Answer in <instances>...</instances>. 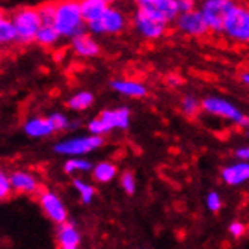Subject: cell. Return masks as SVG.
Masks as SVG:
<instances>
[{
	"label": "cell",
	"mask_w": 249,
	"mask_h": 249,
	"mask_svg": "<svg viewBox=\"0 0 249 249\" xmlns=\"http://www.w3.org/2000/svg\"><path fill=\"white\" fill-rule=\"evenodd\" d=\"M85 20L82 17L80 3L79 2H59L56 3L54 11V20L53 27L57 31L61 36L65 38H74L85 31Z\"/></svg>",
	"instance_id": "cell-1"
},
{
	"label": "cell",
	"mask_w": 249,
	"mask_h": 249,
	"mask_svg": "<svg viewBox=\"0 0 249 249\" xmlns=\"http://www.w3.org/2000/svg\"><path fill=\"white\" fill-rule=\"evenodd\" d=\"M11 23L14 26V31H16L17 41L23 44L35 41L36 34L42 26L38 8L32 6H24L17 9L12 14Z\"/></svg>",
	"instance_id": "cell-2"
},
{
	"label": "cell",
	"mask_w": 249,
	"mask_h": 249,
	"mask_svg": "<svg viewBox=\"0 0 249 249\" xmlns=\"http://www.w3.org/2000/svg\"><path fill=\"white\" fill-rule=\"evenodd\" d=\"M103 138L94 136V135H85V136H72L65 138L53 145V151L61 156L68 157H82L88 153H91L103 145Z\"/></svg>",
	"instance_id": "cell-3"
},
{
	"label": "cell",
	"mask_w": 249,
	"mask_h": 249,
	"mask_svg": "<svg viewBox=\"0 0 249 249\" xmlns=\"http://www.w3.org/2000/svg\"><path fill=\"white\" fill-rule=\"evenodd\" d=\"M201 107L210 115L219 116L228 121H232L240 127H249V116L243 115L236 106L231 105L230 101L219 98V97H207L201 101Z\"/></svg>",
	"instance_id": "cell-4"
},
{
	"label": "cell",
	"mask_w": 249,
	"mask_h": 249,
	"mask_svg": "<svg viewBox=\"0 0 249 249\" xmlns=\"http://www.w3.org/2000/svg\"><path fill=\"white\" fill-rule=\"evenodd\" d=\"M234 5L236 3L230 2V0H207V2L202 3L201 12L209 26V31H213L216 34H224L225 21Z\"/></svg>",
	"instance_id": "cell-5"
},
{
	"label": "cell",
	"mask_w": 249,
	"mask_h": 249,
	"mask_svg": "<svg viewBox=\"0 0 249 249\" xmlns=\"http://www.w3.org/2000/svg\"><path fill=\"white\" fill-rule=\"evenodd\" d=\"M224 34L237 42H249V8L234 5L225 21Z\"/></svg>",
	"instance_id": "cell-6"
},
{
	"label": "cell",
	"mask_w": 249,
	"mask_h": 249,
	"mask_svg": "<svg viewBox=\"0 0 249 249\" xmlns=\"http://www.w3.org/2000/svg\"><path fill=\"white\" fill-rule=\"evenodd\" d=\"M38 202L39 206L52 222L57 224V225H62L67 222V217H68V212L64 201L61 199V196L57 195L53 190H41L39 195H38Z\"/></svg>",
	"instance_id": "cell-7"
},
{
	"label": "cell",
	"mask_w": 249,
	"mask_h": 249,
	"mask_svg": "<svg viewBox=\"0 0 249 249\" xmlns=\"http://www.w3.org/2000/svg\"><path fill=\"white\" fill-rule=\"evenodd\" d=\"M88 26V31L91 34H95V35H100V34H120L125 29V17L124 14L116 9V8H109L103 17L86 24Z\"/></svg>",
	"instance_id": "cell-8"
},
{
	"label": "cell",
	"mask_w": 249,
	"mask_h": 249,
	"mask_svg": "<svg viewBox=\"0 0 249 249\" xmlns=\"http://www.w3.org/2000/svg\"><path fill=\"white\" fill-rule=\"evenodd\" d=\"M177 29L190 36H202L209 32V26L202 17L201 9H192L177 17Z\"/></svg>",
	"instance_id": "cell-9"
},
{
	"label": "cell",
	"mask_w": 249,
	"mask_h": 249,
	"mask_svg": "<svg viewBox=\"0 0 249 249\" xmlns=\"http://www.w3.org/2000/svg\"><path fill=\"white\" fill-rule=\"evenodd\" d=\"M9 181L12 192L23 195H34L39 192V180L35 174L26 169H16L9 172Z\"/></svg>",
	"instance_id": "cell-10"
},
{
	"label": "cell",
	"mask_w": 249,
	"mask_h": 249,
	"mask_svg": "<svg viewBox=\"0 0 249 249\" xmlns=\"http://www.w3.org/2000/svg\"><path fill=\"white\" fill-rule=\"evenodd\" d=\"M133 23H135V27L138 29V32L146 39H157L166 32V24L150 18L141 11H136Z\"/></svg>",
	"instance_id": "cell-11"
},
{
	"label": "cell",
	"mask_w": 249,
	"mask_h": 249,
	"mask_svg": "<svg viewBox=\"0 0 249 249\" xmlns=\"http://www.w3.org/2000/svg\"><path fill=\"white\" fill-rule=\"evenodd\" d=\"M23 131L26 136L34 139L49 138L50 135L54 133L49 116L47 118L46 116H31V118H27L23 124Z\"/></svg>",
	"instance_id": "cell-12"
},
{
	"label": "cell",
	"mask_w": 249,
	"mask_h": 249,
	"mask_svg": "<svg viewBox=\"0 0 249 249\" xmlns=\"http://www.w3.org/2000/svg\"><path fill=\"white\" fill-rule=\"evenodd\" d=\"M56 242L59 249H79L80 232L72 222H65L57 227Z\"/></svg>",
	"instance_id": "cell-13"
},
{
	"label": "cell",
	"mask_w": 249,
	"mask_h": 249,
	"mask_svg": "<svg viewBox=\"0 0 249 249\" xmlns=\"http://www.w3.org/2000/svg\"><path fill=\"white\" fill-rule=\"evenodd\" d=\"M224 183L228 186H240L249 180V163L248 162H236L225 166L221 172Z\"/></svg>",
	"instance_id": "cell-14"
},
{
	"label": "cell",
	"mask_w": 249,
	"mask_h": 249,
	"mask_svg": "<svg viewBox=\"0 0 249 249\" xmlns=\"http://www.w3.org/2000/svg\"><path fill=\"white\" fill-rule=\"evenodd\" d=\"M98 118L105 123V125L109 128H121L125 130L130 124V110L127 107H118V109H107L100 113Z\"/></svg>",
	"instance_id": "cell-15"
},
{
	"label": "cell",
	"mask_w": 249,
	"mask_h": 249,
	"mask_svg": "<svg viewBox=\"0 0 249 249\" xmlns=\"http://www.w3.org/2000/svg\"><path fill=\"white\" fill-rule=\"evenodd\" d=\"M71 46L74 53L80 57H95L100 53L98 42L89 34H79L71 39Z\"/></svg>",
	"instance_id": "cell-16"
},
{
	"label": "cell",
	"mask_w": 249,
	"mask_h": 249,
	"mask_svg": "<svg viewBox=\"0 0 249 249\" xmlns=\"http://www.w3.org/2000/svg\"><path fill=\"white\" fill-rule=\"evenodd\" d=\"M109 8H110V5H109V2H106V0H83V2H80L82 17L86 24L101 18L103 14Z\"/></svg>",
	"instance_id": "cell-17"
},
{
	"label": "cell",
	"mask_w": 249,
	"mask_h": 249,
	"mask_svg": "<svg viewBox=\"0 0 249 249\" xmlns=\"http://www.w3.org/2000/svg\"><path fill=\"white\" fill-rule=\"evenodd\" d=\"M112 89L116 91L121 95H127V97H143L146 94V88L135 80H113L110 83Z\"/></svg>",
	"instance_id": "cell-18"
},
{
	"label": "cell",
	"mask_w": 249,
	"mask_h": 249,
	"mask_svg": "<svg viewBox=\"0 0 249 249\" xmlns=\"http://www.w3.org/2000/svg\"><path fill=\"white\" fill-rule=\"evenodd\" d=\"M116 166L112 162H100L92 168V177L98 183H109L116 177Z\"/></svg>",
	"instance_id": "cell-19"
},
{
	"label": "cell",
	"mask_w": 249,
	"mask_h": 249,
	"mask_svg": "<svg viewBox=\"0 0 249 249\" xmlns=\"http://www.w3.org/2000/svg\"><path fill=\"white\" fill-rule=\"evenodd\" d=\"M94 103V95L89 92V91H80V92H76L74 95H71L68 98V107L71 110H85L88 107H91V105Z\"/></svg>",
	"instance_id": "cell-20"
},
{
	"label": "cell",
	"mask_w": 249,
	"mask_h": 249,
	"mask_svg": "<svg viewBox=\"0 0 249 249\" xmlns=\"http://www.w3.org/2000/svg\"><path fill=\"white\" fill-rule=\"evenodd\" d=\"M59 38H61V35L57 34V31L53 26L42 24L41 29L38 31V34H36L35 41L39 44V46H42V47H52V46H54L57 41H59Z\"/></svg>",
	"instance_id": "cell-21"
},
{
	"label": "cell",
	"mask_w": 249,
	"mask_h": 249,
	"mask_svg": "<svg viewBox=\"0 0 249 249\" xmlns=\"http://www.w3.org/2000/svg\"><path fill=\"white\" fill-rule=\"evenodd\" d=\"M92 163L89 160L82 159V157H70L67 162L64 163V172L65 174H76V172H88L92 171Z\"/></svg>",
	"instance_id": "cell-22"
},
{
	"label": "cell",
	"mask_w": 249,
	"mask_h": 249,
	"mask_svg": "<svg viewBox=\"0 0 249 249\" xmlns=\"http://www.w3.org/2000/svg\"><path fill=\"white\" fill-rule=\"evenodd\" d=\"M72 186H74L76 192L79 194L83 204H89L92 201V198L95 195V189H94L92 184L86 183L82 178H74V180H72Z\"/></svg>",
	"instance_id": "cell-23"
},
{
	"label": "cell",
	"mask_w": 249,
	"mask_h": 249,
	"mask_svg": "<svg viewBox=\"0 0 249 249\" xmlns=\"http://www.w3.org/2000/svg\"><path fill=\"white\" fill-rule=\"evenodd\" d=\"M14 41H17L16 31H14V26L11 20H3L0 23V46H5V44H11Z\"/></svg>",
	"instance_id": "cell-24"
},
{
	"label": "cell",
	"mask_w": 249,
	"mask_h": 249,
	"mask_svg": "<svg viewBox=\"0 0 249 249\" xmlns=\"http://www.w3.org/2000/svg\"><path fill=\"white\" fill-rule=\"evenodd\" d=\"M201 109V103L196 100V97L194 95H186L183 97L181 100V110L186 116H189V118H192V116H195Z\"/></svg>",
	"instance_id": "cell-25"
},
{
	"label": "cell",
	"mask_w": 249,
	"mask_h": 249,
	"mask_svg": "<svg viewBox=\"0 0 249 249\" xmlns=\"http://www.w3.org/2000/svg\"><path fill=\"white\" fill-rule=\"evenodd\" d=\"M49 120H50L54 131H64V130H68L70 127H72V123L70 121L68 116L61 112H53L49 116Z\"/></svg>",
	"instance_id": "cell-26"
},
{
	"label": "cell",
	"mask_w": 249,
	"mask_h": 249,
	"mask_svg": "<svg viewBox=\"0 0 249 249\" xmlns=\"http://www.w3.org/2000/svg\"><path fill=\"white\" fill-rule=\"evenodd\" d=\"M54 11H56V3H46L38 8L39 17H41V23L46 26H53V20H54Z\"/></svg>",
	"instance_id": "cell-27"
},
{
	"label": "cell",
	"mask_w": 249,
	"mask_h": 249,
	"mask_svg": "<svg viewBox=\"0 0 249 249\" xmlns=\"http://www.w3.org/2000/svg\"><path fill=\"white\" fill-rule=\"evenodd\" d=\"M12 192V187H11V181H9V174L0 168V201L6 199Z\"/></svg>",
	"instance_id": "cell-28"
},
{
	"label": "cell",
	"mask_w": 249,
	"mask_h": 249,
	"mask_svg": "<svg viewBox=\"0 0 249 249\" xmlns=\"http://www.w3.org/2000/svg\"><path fill=\"white\" fill-rule=\"evenodd\" d=\"M121 186L124 189V192L127 195H133L135 190H136V180H135V175L131 174L130 171H125L121 175Z\"/></svg>",
	"instance_id": "cell-29"
},
{
	"label": "cell",
	"mask_w": 249,
	"mask_h": 249,
	"mask_svg": "<svg viewBox=\"0 0 249 249\" xmlns=\"http://www.w3.org/2000/svg\"><path fill=\"white\" fill-rule=\"evenodd\" d=\"M88 130H89V135H94V136H103L109 131V128L100 118H94L88 123Z\"/></svg>",
	"instance_id": "cell-30"
},
{
	"label": "cell",
	"mask_w": 249,
	"mask_h": 249,
	"mask_svg": "<svg viewBox=\"0 0 249 249\" xmlns=\"http://www.w3.org/2000/svg\"><path fill=\"white\" fill-rule=\"evenodd\" d=\"M206 204H207V209L213 213L219 212L222 209V199H221V195L217 192H210L206 198Z\"/></svg>",
	"instance_id": "cell-31"
},
{
	"label": "cell",
	"mask_w": 249,
	"mask_h": 249,
	"mask_svg": "<svg viewBox=\"0 0 249 249\" xmlns=\"http://www.w3.org/2000/svg\"><path fill=\"white\" fill-rule=\"evenodd\" d=\"M245 225L242 224V222H239V221H236V222H231L230 224V227H228V231H230V234L232 237H242L243 234H245Z\"/></svg>",
	"instance_id": "cell-32"
},
{
	"label": "cell",
	"mask_w": 249,
	"mask_h": 249,
	"mask_svg": "<svg viewBox=\"0 0 249 249\" xmlns=\"http://www.w3.org/2000/svg\"><path fill=\"white\" fill-rule=\"evenodd\" d=\"M237 159H240L242 162H248L249 163V146H243V148H239L236 151Z\"/></svg>",
	"instance_id": "cell-33"
},
{
	"label": "cell",
	"mask_w": 249,
	"mask_h": 249,
	"mask_svg": "<svg viewBox=\"0 0 249 249\" xmlns=\"http://www.w3.org/2000/svg\"><path fill=\"white\" fill-rule=\"evenodd\" d=\"M240 80H242L243 83L249 85V71H246V72H242V76H240Z\"/></svg>",
	"instance_id": "cell-34"
},
{
	"label": "cell",
	"mask_w": 249,
	"mask_h": 249,
	"mask_svg": "<svg viewBox=\"0 0 249 249\" xmlns=\"http://www.w3.org/2000/svg\"><path fill=\"white\" fill-rule=\"evenodd\" d=\"M3 20H6V17H5V12H3V9L0 8V23H2Z\"/></svg>",
	"instance_id": "cell-35"
},
{
	"label": "cell",
	"mask_w": 249,
	"mask_h": 249,
	"mask_svg": "<svg viewBox=\"0 0 249 249\" xmlns=\"http://www.w3.org/2000/svg\"><path fill=\"white\" fill-rule=\"evenodd\" d=\"M246 136L249 138V127H248V130H246Z\"/></svg>",
	"instance_id": "cell-36"
}]
</instances>
